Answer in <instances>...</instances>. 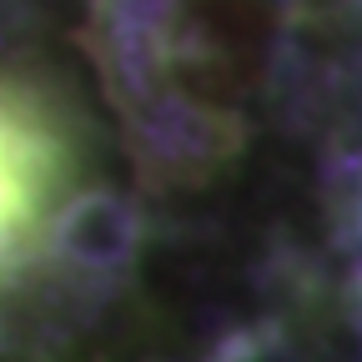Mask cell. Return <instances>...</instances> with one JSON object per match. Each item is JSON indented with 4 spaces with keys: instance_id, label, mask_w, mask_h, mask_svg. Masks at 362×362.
Masks as SVG:
<instances>
[{
    "instance_id": "1",
    "label": "cell",
    "mask_w": 362,
    "mask_h": 362,
    "mask_svg": "<svg viewBox=\"0 0 362 362\" xmlns=\"http://www.w3.org/2000/svg\"><path fill=\"white\" fill-rule=\"evenodd\" d=\"M11 126L0 121V136H6ZM25 206H30V197H25V187H16V156L0 146V237L16 226V216H25Z\"/></svg>"
}]
</instances>
